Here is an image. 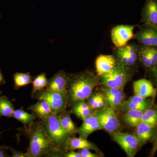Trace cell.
Returning <instances> with one entry per match:
<instances>
[{
  "label": "cell",
  "instance_id": "6da1fadb",
  "mask_svg": "<svg viewBox=\"0 0 157 157\" xmlns=\"http://www.w3.org/2000/svg\"><path fill=\"white\" fill-rule=\"evenodd\" d=\"M100 84L99 76L89 70L70 75L67 86L68 105L86 101Z\"/></svg>",
  "mask_w": 157,
  "mask_h": 157
},
{
  "label": "cell",
  "instance_id": "7a4b0ae2",
  "mask_svg": "<svg viewBox=\"0 0 157 157\" xmlns=\"http://www.w3.org/2000/svg\"><path fill=\"white\" fill-rule=\"evenodd\" d=\"M26 131L29 141L26 152L29 157H48L53 151H60L51 140L41 121L29 124Z\"/></svg>",
  "mask_w": 157,
  "mask_h": 157
},
{
  "label": "cell",
  "instance_id": "3957f363",
  "mask_svg": "<svg viewBox=\"0 0 157 157\" xmlns=\"http://www.w3.org/2000/svg\"><path fill=\"white\" fill-rule=\"evenodd\" d=\"M113 56L117 64L135 72L139 60V46L135 43H131L113 49Z\"/></svg>",
  "mask_w": 157,
  "mask_h": 157
},
{
  "label": "cell",
  "instance_id": "277c9868",
  "mask_svg": "<svg viewBox=\"0 0 157 157\" xmlns=\"http://www.w3.org/2000/svg\"><path fill=\"white\" fill-rule=\"evenodd\" d=\"M41 122L52 143L59 150L65 153V144L68 138L71 136L62 128L57 114L53 113Z\"/></svg>",
  "mask_w": 157,
  "mask_h": 157
},
{
  "label": "cell",
  "instance_id": "5b68a950",
  "mask_svg": "<svg viewBox=\"0 0 157 157\" xmlns=\"http://www.w3.org/2000/svg\"><path fill=\"white\" fill-rule=\"evenodd\" d=\"M134 72L117 64L111 72L99 76V81L102 85L123 90L126 84L132 79Z\"/></svg>",
  "mask_w": 157,
  "mask_h": 157
},
{
  "label": "cell",
  "instance_id": "8992f818",
  "mask_svg": "<svg viewBox=\"0 0 157 157\" xmlns=\"http://www.w3.org/2000/svg\"><path fill=\"white\" fill-rule=\"evenodd\" d=\"M113 140L121 147L128 157H134L140 145L135 133L117 131L110 134Z\"/></svg>",
  "mask_w": 157,
  "mask_h": 157
},
{
  "label": "cell",
  "instance_id": "52a82bcc",
  "mask_svg": "<svg viewBox=\"0 0 157 157\" xmlns=\"http://www.w3.org/2000/svg\"><path fill=\"white\" fill-rule=\"evenodd\" d=\"M33 96H36L38 100L46 101L55 114H58L66 110L68 106L67 94L57 92L40 91Z\"/></svg>",
  "mask_w": 157,
  "mask_h": 157
},
{
  "label": "cell",
  "instance_id": "ba28073f",
  "mask_svg": "<svg viewBox=\"0 0 157 157\" xmlns=\"http://www.w3.org/2000/svg\"><path fill=\"white\" fill-rule=\"evenodd\" d=\"M133 39L139 46L157 48V27L145 23L138 25Z\"/></svg>",
  "mask_w": 157,
  "mask_h": 157
},
{
  "label": "cell",
  "instance_id": "9c48e42d",
  "mask_svg": "<svg viewBox=\"0 0 157 157\" xmlns=\"http://www.w3.org/2000/svg\"><path fill=\"white\" fill-rule=\"evenodd\" d=\"M102 129L110 134L118 131L120 123L116 111L107 106L102 110L96 111Z\"/></svg>",
  "mask_w": 157,
  "mask_h": 157
},
{
  "label": "cell",
  "instance_id": "30bf717a",
  "mask_svg": "<svg viewBox=\"0 0 157 157\" xmlns=\"http://www.w3.org/2000/svg\"><path fill=\"white\" fill-rule=\"evenodd\" d=\"M135 25H120L113 27L111 31V39L115 47L126 45L133 39Z\"/></svg>",
  "mask_w": 157,
  "mask_h": 157
},
{
  "label": "cell",
  "instance_id": "8fae6325",
  "mask_svg": "<svg viewBox=\"0 0 157 157\" xmlns=\"http://www.w3.org/2000/svg\"><path fill=\"white\" fill-rule=\"evenodd\" d=\"M102 93L107 102V106L113 108L115 111L121 110L125 101V95L123 90L104 86Z\"/></svg>",
  "mask_w": 157,
  "mask_h": 157
},
{
  "label": "cell",
  "instance_id": "7c38bea8",
  "mask_svg": "<svg viewBox=\"0 0 157 157\" xmlns=\"http://www.w3.org/2000/svg\"><path fill=\"white\" fill-rule=\"evenodd\" d=\"M69 77V74L63 70H59L48 80V85L42 91L67 94Z\"/></svg>",
  "mask_w": 157,
  "mask_h": 157
},
{
  "label": "cell",
  "instance_id": "4fadbf2b",
  "mask_svg": "<svg viewBox=\"0 0 157 157\" xmlns=\"http://www.w3.org/2000/svg\"><path fill=\"white\" fill-rule=\"evenodd\" d=\"M154 98H144L134 95L125 101L121 110L125 112L129 109L144 110L151 107L154 104Z\"/></svg>",
  "mask_w": 157,
  "mask_h": 157
},
{
  "label": "cell",
  "instance_id": "5bb4252c",
  "mask_svg": "<svg viewBox=\"0 0 157 157\" xmlns=\"http://www.w3.org/2000/svg\"><path fill=\"white\" fill-rule=\"evenodd\" d=\"M82 121L83 122L78 129L79 137L87 139L91 134L102 129L96 111Z\"/></svg>",
  "mask_w": 157,
  "mask_h": 157
},
{
  "label": "cell",
  "instance_id": "9a60e30c",
  "mask_svg": "<svg viewBox=\"0 0 157 157\" xmlns=\"http://www.w3.org/2000/svg\"><path fill=\"white\" fill-rule=\"evenodd\" d=\"M136 128L135 134L140 146L152 141L157 133V127L151 126L142 122Z\"/></svg>",
  "mask_w": 157,
  "mask_h": 157
},
{
  "label": "cell",
  "instance_id": "2e32d148",
  "mask_svg": "<svg viewBox=\"0 0 157 157\" xmlns=\"http://www.w3.org/2000/svg\"><path fill=\"white\" fill-rule=\"evenodd\" d=\"M135 95L144 98H154L157 94V89L154 86L151 80L145 78L139 79L133 84Z\"/></svg>",
  "mask_w": 157,
  "mask_h": 157
},
{
  "label": "cell",
  "instance_id": "e0dca14e",
  "mask_svg": "<svg viewBox=\"0 0 157 157\" xmlns=\"http://www.w3.org/2000/svg\"><path fill=\"white\" fill-rule=\"evenodd\" d=\"M96 69L98 76L109 73L117 66L113 55H101L96 59Z\"/></svg>",
  "mask_w": 157,
  "mask_h": 157
},
{
  "label": "cell",
  "instance_id": "ac0fdd59",
  "mask_svg": "<svg viewBox=\"0 0 157 157\" xmlns=\"http://www.w3.org/2000/svg\"><path fill=\"white\" fill-rule=\"evenodd\" d=\"M141 21L157 27V0H147L141 12Z\"/></svg>",
  "mask_w": 157,
  "mask_h": 157
},
{
  "label": "cell",
  "instance_id": "d6986e66",
  "mask_svg": "<svg viewBox=\"0 0 157 157\" xmlns=\"http://www.w3.org/2000/svg\"><path fill=\"white\" fill-rule=\"evenodd\" d=\"M83 148H88L99 152V148L94 144L87 140V139L80 137L70 136L68 138L65 145V151L76 150Z\"/></svg>",
  "mask_w": 157,
  "mask_h": 157
},
{
  "label": "cell",
  "instance_id": "ffe728a7",
  "mask_svg": "<svg viewBox=\"0 0 157 157\" xmlns=\"http://www.w3.org/2000/svg\"><path fill=\"white\" fill-rule=\"evenodd\" d=\"M71 105L72 108L70 113H73L82 121L95 112L91 108L87 101H77Z\"/></svg>",
  "mask_w": 157,
  "mask_h": 157
},
{
  "label": "cell",
  "instance_id": "44dd1931",
  "mask_svg": "<svg viewBox=\"0 0 157 157\" xmlns=\"http://www.w3.org/2000/svg\"><path fill=\"white\" fill-rule=\"evenodd\" d=\"M28 109L33 111L41 121L46 119L54 113L48 103L43 100H39L36 104L29 107Z\"/></svg>",
  "mask_w": 157,
  "mask_h": 157
},
{
  "label": "cell",
  "instance_id": "7402d4cb",
  "mask_svg": "<svg viewBox=\"0 0 157 157\" xmlns=\"http://www.w3.org/2000/svg\"><path fill=\"white\" fill-rule=\"evenodd\" d=\"M59 121L63 129L70 136L78 134V129L70 116V112L67 110L62 111L57 114Z\"/></svg>",
  "mask_w": 157,
  "mask_h": 157
},
{
  "label": "cell",
  "instance_id": "603a6c76",
  "mask_svg": "<svg viewBox=\"0 0 157 157\" xmlns=\"http://www.w3.org/2000/svg\"><path fill=\"white\" fill-rule=\"evenodd\" d=\"M144 112V110L137 109L127 110L124 112V122L130 126L136 128L141 122V118Z\"/></svg>",
  "mask_w": 157,
  "mask_h": 157
},
{
  "label": "cell",
  "instance_id": "cb8c5ba5",
  "mask_svg": "<svg viewBox=\"0 0 157 157\" xmlns=\"http://www.w3.org/2000/svg\"><path fill=\"white\" fill-rule=\"evenodd\" d=\"M11 117L14 118L24 124L27 125L33 122L38 118L35 113H29L24 110L22 107L20 109H15Z\"/></svg>",
  "mask_w": 157,
  "mask_h": 157
},
{
  "label": "cell",
  "instance_id": "d4e9b609",
  "mask_svg": "<svg viewBox=\"0 0 157 157\" xmlns=\"http://www.w3.org/2000/svg\"><path fill=\"white\" fill-rule=\"evenodd\" d=\"M14 89L17 90L32 83L34 78L29 72L25 73H16L13 75Z\"/></svg>",
  "mask_w": 157,
  "mask_h": 157
},
{
  "label": "cell",
  "instance_id": "484cf974",
  "mask_svg": "<svg viewBox=\"0 0 157 157\" xmlns=\"http://www.w3.org/2000/svg\"><path fill=\"white\" fill-rule=\"evenodd\" d=\"M14 105L6 96L0 95V118L2 117H11L14 111Z\"/></svg>",
  "mask_w": 157,
  "mask_h": 157
},
{
  "label": "cell",
  "instance_id": "4316f807",
  "mask_svg": "<svg viewBox=\"0 0 157 157\" xmlns=\"http://www.w3.org/2000/svg\"><path fill=\"white\" fill-rule=\"evenodd\" d=\"M141 122L152 127H157V106L153 105L144 110Z\"/></svg>",
  "mask_w": 157,
  "mask_h": 157
},
{
  "label": "cell",
  "instance_id": "83f0119b",
  "mask_svg": "<svg viewBox=\"0 0 157 157\" xmlns=\"http://www.w3.org/2000/svg\"><path fill=\"white\" fill-rule=\"evenodd\" d=\"M48 81L45 73H41L34 78L32 82L33 87L32 96L36 93L42 91L45 89L48 85Z\"/></svg>",
  "mask_w": 157,
  "mask_h": 157
},
{
  "label": "cell",
  "instance_id": "f1b7e54d",
  "mask_svg": "<svg viewBox=\"0 0 157 157\" xmlns=\"http://www.w3.org/2000/svg\"><path fill=\"white\" fill-rule=\"evenodd\" d=\"M102 93H96L92 94L87 99V103L91 108L95 111L96 105Z\"/></svg>",
  "mask_w": 157,
  "mask_h": 157
},
{
  "label": "cell",
  "instance_id": "f546056e",
  "mask_svg": "<svg viewBox=\"0 0 157 157\" xmlns=\"http://www.w3.org/2000/svg\"><path fill=\"white\" fill-rule=\"evenodd\" d=\"M78 152L80 154L81 157H99L102 155L99 154L93 153L88 148H83L78 150Z\"/></svg>",
  "mask_w": 157,
  "mask_h": 157
},
{
  "label": "cell",
  "instance_id": "4dcf8cb0",
  "mask_svg": "<svg viewBox=\"0 0 157 157\" xmlns=\"http://www.w3.org/2000/svg\"><path fill=\"white\" fill-rule=\"evenodd\" d=\"M151 81L157 87V64L148 71Z\"/></svg>",
  "mask_w": 157,
  "mask_h": 157
},
{
  "label": "cell",
  "instance_id": "1f68e13d",
  "mask_svg": "<svg viewBox=\"0 0 157 157\" xmlns=\"http://www.w3.org/2000/svg\"><path fill=\"white\" fill-rule=\"evenodd\" d=\"M9 150L11 153V157H29L27 153H23L22 152L18 151L12 147H8Z\"/></svg>",
  "mask_w": 157,
  "mask_h": 157
},
{
  "label": "cell",
  "instance_id": "d6a6232c",
  "mask_svg": "<svg viewBox=\"0 0 157 157\" xmlns=\"http://www.w3.org/2000/svg\"><path fill=\"white\" fill-rule=\"evenodd\" d=\"M152 141L153 146L150 154V157L154 156V155L157 151V133Z\"/></svg>",
  "mask_w": 157,
  "mask_h": 157
},
{
  "label": "cell",
  "instance_id": "836d02e7",
  "mask_svg": "<svg viewBox=\"0 0 157 157\" xmlns=\"http://www.w3.org/2000/svg\"><path fill=\"white\" fill-rule=\"evenodd\" d=\"M65 157H81L80 154L78 151L74 150H70L66 151L64 153Z\"/></svg>",
  "mask_w": 157,
  "mask_h": 157
},
{
  "label": "cell",
  "instance_id": "e575fe53",
  "mask_svg": "<svg viewBox=\"0 0 157 157\" xmlns=\"http://www.w3.org/2000/svg\"><path fill=\"white\" fill-rule=\"evenodd\" d=\"M8 147L0 145V157H9L8 154Z\"/></svg>",
  "mask_w": 157,
  "mask_h": 157
},
{
  "label": "cell",
  "instance_id": "d590c367",
  "mask_svg": "<svg viewBox=\"0 0 157 157\" xmlns=\"http://www.w3.org/2000/svg\"><path fill=\"white\" fill-rule=\"evenodd\" d=\"M6 81L2 73V70L0 68V86L6 84Z\"/></svg>",
  "mask_w": 157,
  "mask_h": 157
},
{
  "label": "cell",
  "instance_id": "8d00e7d4",
  "mask_svg": "<svg viewBox=\"0 0 157 157\" xmlns=\"http://www.w3.org/2000/svg\"><path fill=\"white\" fill-rule=\"evenodd\" d=\"M2 132H1V131H0V137H1V135H2Z\"/></svg>",
  "mask_w": 157,
  "mask_h": 157
},
{
  "label": "cell",
  "instance_id": "74e56055",
  "mask_svg": "<svg viewBox=\"0 0 157 157\" xmlns=\"http://www.w3.org/2000/svg\"><path fill=\"white\" fill-rule=\"evenodd\" d=\"M2 94V92L1 91V90H0V95H1V94Z\"/></svg>",
  "mask_w": 157,
  "mask_h": 157
},
{
  "label": "cell",
  "instance_id": "f35d334b",
  "mask_svg": "<svg viewBox=\"0 0 157 157\" xmlns=\"http://www.w3.org/2000/svg\"><path fill=\"white\" fill-rule=\"evenodd\" d=\"M1 14H0V18H1Z\"/></svg>",
  "mask_w": 157,
  "mask_h": 157
}]
</instances>
